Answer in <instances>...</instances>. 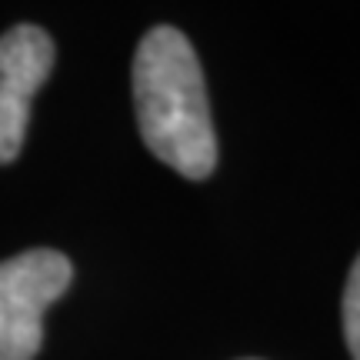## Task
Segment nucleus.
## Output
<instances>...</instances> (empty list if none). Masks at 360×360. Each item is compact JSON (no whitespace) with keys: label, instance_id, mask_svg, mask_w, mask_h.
Returning <instances> with one entry per match:
<instances>
[{"label":"nucleus","instance_id":"1","mask_svg":"<svg viewBox=\"0 0 360 360\" xmlns=\"http://www.w3.org/2000/svg\"><path fill=\"white\" fill-rule=\"evenodd\" d=\"M134 107L147 150L187 180L217 167V134L197 51L177 27L147 30L134 53Z\"/></svg>","mask_w":360,"mask_h":360},{"label":"nucleus","instance_id":"2","mask_svg":"<svg viewBox=\"0 0 360 360\" xmlns=\"http://www.w3.org/2000/svg\"><path fill=\"white\" fill-rule=\"evenodd\" d=\"M74 281L60 250H24L0 260V360H34L44 344V314Z\"/></svg>","mask_w":360,"mask_h":360},{"label":"nucleus","instance_id":"3","mask_svg":"<svg viewBox=\"0 0 360 360\" xmlns=\"http://www.w3.org/2000/svg\"><path fill=\"white\" fill-rule=\"evenodd\" d=\"M53 70V40L34 24L0 34V164L20 154L30 124V103Z\"/></svg>","mask_w":360,"mask_h":360},{"label":"nucleus","instance_id":"4","mask_svg":"<svg viewBox=\"0 0 360 360\" xmlns=\"http://www.w3.org/2000/svg\"><path fill=\"white\" fill-rule=\"evenodd\" d=\"M344 340H347L350 357L360 360V254L347 274V287H344Z\"/></svg>","mask_w":360,"mask_h":360}]
</instances>
